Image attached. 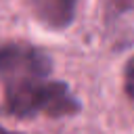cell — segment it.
<instances>
[{"label": "cell", "instance_id": "4", "mask_svg": "<svg viewBox=\"0 0 134 134\" xmlns=\"http://www.w3.org/2000/svg\"><path fill=\"white\" fill-rule=\"evenodd\" d=\"M124 90H126L128 100L134 107V57H130L124 67Z\"/></svg>", "mask_w": 134, "mask_h": 134}, {"label": "cell", "instance_id": "5", "mask_svg": "<svg viewBox=\"0 0 134 134\" xmlns=\"http://www.w3.org/2000/svg\"><path fill=\"white\" fill-rule=\"evenodd\" d=\"M0 134H19V132H10V130H4V128L0 126Z\"/></svg>", "mask_w": 134, "mask_h": 134}, {"label": "cell", "instance_id": "2", "mask_svg": "<svg viewBox=\"0 0 134 134\" xmlns=\"http://www.w3.org/2000/svg\"><path fill=\"white\" fill-rule=\"evenodd\" d=\"M50 71L52 61L42 48L27 42L0 44V82H4V88L34 80H46Z\"/></svg>", "mask_w": 134, "mask_h": 134}, {"label": "cell", "instance_id": "3", "mask_svg": "<svg viewBox=\"0 0 134 134\" xmlns=\"http://www.w3.org/2000/svg\"><path fill=\"white\" fill-rule=\"evenodd\" d=\"M31 13L50 29H65L71 25L77 0H27Z\"/></svg>", "mask_w": 134, "mask_h": 134}, {"label": "cell", "instance_id": "1", "mask_svg": "<svg viewBox=\"0 0 134 134\" xmlns=\"http://www.w3.org/2000/svg\"><path fill=\"white\" fill-rule=\"evenodd\" d=\"M80 107V100L73 96L65 82L34 80L17 86H6L2 113L17 119H29L36 115L67 117L75 115Z\"/></svg>", "mask_w": 134, "mask_h": 134}]
</instances>
